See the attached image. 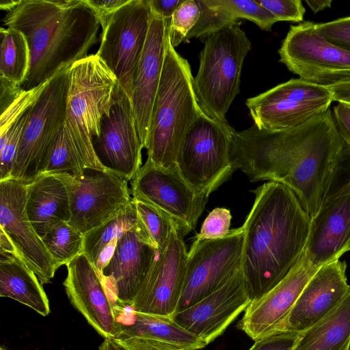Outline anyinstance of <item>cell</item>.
<instances>
[{
  "mask_svg": "<svg viewBox=\"0 0 350 350\" xmlns=\"http://www.w3.org/2000/svg\"><path fill=\"white\" fill-rule=\"evenodd\" d=\"M278 54L280 63L309 83L329 87L350 82V52L327 40L312 21L291 25Z\"/></svg>",
  "mask_w": 350,
  "mask_h": 350,
  "instance_id": "cell-10",
  "label": "cell"
},
{
  "mask_svg": "<svg viewBox=\"0 0 350 350\" xmlns=\"http://www.w3.org/2000/svg\"><path fill=\"white\" fill-rule=\"evenodd\" d=\"M344 147L329 108L291 128L266 130L253 124L234 130L230 160L234 170L251 182L269 180L289 188L311 219L324 201Z\"/></svg>",
  "mask_w": 350,
  "mask_h": 350,
  "instance_id": "cell-1",
  "label": "cell"
},
{
  "mask_svg": "<svg viewBox=\"0 0 350 350\" xmlns=\"http://www.w3.org/2000/svg\"><path fill=\"white\" fill-rule=\"evenodd\" d=\"M193 82L188 61L174 49L167 35L163 66L145 148L147 159L155 165L176 170V157L181 142L202 112Z\"/></svg>",
  "mask_w": 350,
  "mask_h": 350,
  "instance_id": "cell-4",
  "label": "cell"
},
{
  "mask_svg": "<svg viewBox=\"0 0 350 350\" xmlns=\"http://www.w3.org/2000/svg\"><path fill=\"white\" fill-rule=\"evenodd\" d=\"M98 350H127L116 338H105L98 347Z\"/></svg>",
  "mask_w": 350,
  "mask_h": 350,
  "instance_id": "cell-49",
  "label": "cell"
},
{
  "mask_svg": "<svg viewBox=\"0 0 350 350\" xmlns=\"http://www.w3.org/2000/svg\"><path fill=\"white\" fill-rule=\"evenodd\" d=\"M25 211L41 238L56 224L69 222L70 197L63 173H44L27 185Z\"/></svg>",
  "mask_w": 350,
  "mask_h": 350,
  "instance_id": "cell-25",
  "label": "cell"
},
{
  "mask_svg": "<svg viewBox=\"0 0 350 350\" xmlns=\"http://www.w3.org/2000/svg\"><path fill=\"white\" fill-rule=\"evenodd\" d=\"M86 4L95 12L100 27L107 18L126 5L130 0H84Z\"/></svg>",
  "mask_w": 350,
  "mask_h": 350,
  "instance_id": "cell-43",
  "label": "cell"
},
{
  "mask_svg": "<svg viewBox=\"0 0 350 350\" xmlns=\"http://www.w3.org/2000/svg\"><path fill=\"white\" fill-rule=\"evenodd\" d=\"M350 251V194L324 200L310 219L304 256L314 267L340 260Z\"/></svg>",
  "mask_w": 350,
  "mask_h": 350,
  "instance_id": "cell-24",
  "label": "cell"
},
{
  "mask_svg": "<svg viewBox=\"0 0 350 350\" xmlns=\"http://www.w3.org/2000/svg\"><path fill=\"white\" fill-rule=\"evenodd\" d=\"M70 197L69 224L83 235L100 226L132 200L128 180L107 170H87L82 175L63 173Z\"/></svg>",
  "mask_w": 350,
  "mask_h": 350,
  "instance_id": "cell-14",
  "label": "cell"
},
{
  "mask_svg": "<svg viewBox=\"0 0 350 350\" xmlns=\"http://www.w3.org/2000/svg\"><path fill=\"white\" fill-rule=\"evenodd\" d=\"M306 3L315 14L332 6V0H306Z\"/></svg>",
  "mask_w": 350,
  "mask_h": 350,
  "instance_id": "cell-48",
  "label": "cell"
},
{
  "mask_svg": "<svg viewBox=\"0 0 350 350\" xmlns=\"http://www.w3.org/2000/svg\"><path fill=\"white\" fill-rule=\"evenodd\" d=\"M27 41L29 67L21 85L32 90L88 57L100 26L84 0H21L2 19Z\"/></svg>",
  "mask_w": 350,
  "mask_h": 350,
  "instance_id": "cell-3",
  "label": "cell"
},
{
  "mask_svg": "<svg viewBox=\"0 0 350 350\" xmlns=\"http://www.w3.org/2000/svg\"><path fill=\"white\" fill-rule=\"evenodd\" d=\"M278 21L301 23L306 12L301 0H255Z\"/></svg>",
  "mask_w": 350,
  "mask_h": 350,
  "instance_id": "cell-39",
  "label": "cell"
},
{
  "mask_svg": "<svg viewBox=\"0 0 350 350\" xmlns=\"http://www.w3.org/2000/svg\"><path fill=\"white\" fill-rule=\"evenodd\" d=\"M232 215L229 209L215 208L204 220L196 239H216L226 237L230 232Z\"/></svg>",
  "mask_w": 350,
  "mask_h": 350,
  "instance_id": "cell-37",
  "label": "cell"
},
{
  "mask_svg": "<svg viewBox=\"0 0 350 350\" xmlns=\"http://www.w3.org/2000/svg\"><path fill=\"white\" fill-rule=\"evenodd\" d=\"M70 68L49 80L30 108L11 174V178L25 185L44 174L55 139L64 124Z\"/></svg>",
  "mask_w": 350,
  "mask_h": 350,
  "instance_id": "cell-8",
  "label": "cell"
},
{
  "mask_svg": "<svg viewBox=\"0 0 350 350\" xmlns=\"http://www.w3.org/2000/svg\"><path fill=\"white\" fill-rule=\"evenodd\" d=\"M30 108L16 120L4 135L0 136V180L11 178L18 144L29 118Z\"/></svg>",
  "mask_w": 350,
  "mask_h": 350,
  "instance_id": "cell-34",
  "label": "cell"
},
{
  "mask_svg": "<svg viewBox=\"0 0 350 350\" xmlns=\"http://www.w3.org/2000/svg\"><path fill=\"white\" fill-rule=\"evenodd\" d=\"M200 8L198 23L185 39L203 40L212 32L244 18L254 23L264 31H271L278 21L255 0H197Z\"/></svg>",
  "mask_w": 350,
  "mask_h": 350,
  "instance_id": "cell-26",
  "label": "cell"
},
{
  "mask_svg": "<svg viewBox=\"0 0 350 350\" xmlns=\"http://www.w3.org/2000/svg\"><path fill=\"white\" fill-rule=\"evenodd\" d=\"M299 335L291 331H273L255 340L249 350H293Z\"/></svg>",
  "mask_w": 350,
  "mask_h": 350,
  "instance_id": "cell-41",
  "label": "cell"
},
{
  "mask_svg": "<svg viewBox=\"0 0 350 350\" xmlns=\"http://www.w3.org/2000/svg\"><path fill=\"white\" fill-rule=\"evenodd\" d=\"M183 0H148L150 10L164 18L170 20L177 8Z\"/></svg>",
  "mask_w": 350,
  "mask_h": 350,
  "instance_id": "cell-46",
  "label": "cell"
},
{
  "mask_svg": "<svg viewBox=\"0 0 350 350\" xmlns=\"http://www.w3.org/2000/svg\"><path fill=\"white\" fill-rule=\"evenodd\" d=\"M26 189L27 185L12 178L0 180V228L20 259L45 284L51 282L57 268L27 216Z\"/></svg>",
  "mask_w": 350,
  "mask_h": 350,
  "instance_id": "cell-17",
  "label": "cell"
},
{
  "mask_svg": "<svg viewBox=\"0 0 350 350\" xmlns=\"http://www.w3.org/2000/svg\"><path fill=\"white\" fill-rule=\"evenodd\" d=\"M139 221L157 254L166 246L174 228L172 221L149 204L133 198Z\"/></svg>",
  "mask_w": 350,
  "mask_h": 350,
  "instance_id": "cell-33",
  "label": "cell"
},
{
  "mask_svg": "<svg viewBox=\"0 0 350 350\" xmlns=\"http://www.w3.org/2000/svg\"><path fill=\"white\" fill-rule=\"evenodd\" d=\"M234 131L202 111L185 135L176 170L198 194L208 198L234 172L230 160Z\"/></svg>",
  "mask_w": 350,
  "mask_h": 350,
  "instance_id": "cell-7",
  "label": "cell"
},
{
  "mask_svg": "<svg viewBox=\"0 0 350 350\" xmlns=\"http://www.w3.org/2000/svg\"><path fill=\"white\" fill-rule=\"evenodd\" d=\"M116 340H118L127 350H178L169 345L154 340L140 338H129Z\"/></svg>",
  "mask_w": 350,
  "mask_h": 350,
  "instance_id": "cell-44",
  "label": "cell"
},
{
  "mask_svg": "<svg viewBox=\"0 0 350 350\" xmlns=\"http://www.w3.org/2000/svg\"><path fill=\"white\" fill-rule=\"evenodd\" d=\"M334 101L350 105V82L342 83L328 87Z\"/></svg>",
  "mask_w": 350,
  "mask_h": 350,
  "instance_id": "cell-47",
  "label": "cell"
},
{
  "mask_svg": "<svg viewBox=\"0 0 350 350\" xmlns=\"http://www.w3.org/2000/svg\"><path fill=\"white\" fill-rule=\"evenodd\" d=\"M42 239L57 269L82 254L83 234L68 222L56 224Z\"/></svg>",
  "mask_w": 350,
  "mask_h": 350,
  "instance_id": "cell-32",
  "label": "cell"
},
{
  "mask_svg": "<svg viewBox=\"0 0 350 350\" xmlns=\"http://www.w3.org/2000/svg\"><path fill=\"white\" fill-rule=\"evenodd\" d=\"M333 101L328 87L299 78L250 97L245 105L258 129L280 130L304 123L327 110Z\"/></svg>",
  "mask_w": 350,
  "mask_h": 350,
  "instance_id": "cell-12",
  "label": "cell"
},
{
  "mask_svg": "<svg viewBox=\"0 0 350 350\" xmlns=\"http://www.w3.org/2000/svg\"><path fill=\"white\" fill-rule=\"evenodd\" d=\"M0 296L13 299L44 317L51 311L42 284L16 254L0 253Z\"/></svg>",
  "mask_w": 350,
  "mask_h": 350,
  "instance_id": "cell-28",
  "label": "cell"
},
{
  "mask_svg": "<svg viewBox=\"0 0 350 350\" xmlns=\"http://www.w3.org/2000/svg\"><path fill=\"white\" fill-rule=\"evenodd\" d=\"M157 256V250L139 219L119 239L100 273L112 297L125 307H131Z\"/></svg>",
  "mask_w": 350,
  "mask_h": 350,
  "instance_id": "cell-19",
  "label": "cell"
},
{
  "mask_svg": "<svg viewBox=\"0 0 350 350\" xmlns=\"http://www.w3.org/2000/svg\"><path fill=\"white\" fill-rule=\"evenodd\" d=\"M347 267V262L340 260L321 267L308 280L288 315L274 331L301 333L331 312L349 290Z\"/></svg>",
  "mask_w": 350,
  "mask_h": 350,
  "instance_id": "cell-21",
  "label": "cell"
},
{
  "mask_svg": "<svg viewBox=\"0 0 350 350\" xmlns=\"http://www.w3.org/2000/svg\"><path fill=\"white\" fill-rule=\"evenodd\" d=\"M66 267L63 285L70 302L104 339L116 338L121 333L119 317L125 306L112 297L85 254H79Z\"/></svg>",
  "mask_w": 350,
  "mask_h": 350,
  "instance_id": "cell-16",
  "label": "cell"
},
{
  "mask_svg": "<svg viewBox=\"0 0 350 350\" xmlns=\"http://www.w3.org/2000/svg\"><path fill=\"white\" fill-rule=\"evenodd\" d=\"M96 154L107 170L132 180L142 167L144 148L135 124L131 98L118 83L108 111L92 139Z\"/></svg>",
  "mask_w": 350,
  "mask_h": 350,
  "instance_id": "cell-15",
  "label": "cell"
},
{
  "mask_svg": "<svg viewBox=\"0 0 350 350\" xmlns=\"http://www.w3.org/2000/svg\"><path fill=\"white\" fill-rule=\"evenodd\" d=\"M251 302L240 269L221 288L172 318L208 344L222 334Z\"/></svg>",
  "mask_w": 350,
  "mask_h": 350,
  "instance_id": "cell-20",
  "label": "cell"
},
{
  "mask_svg": "<svg viewBox=\"0 0 350 350\" xmlns=\"http://www.w3.org/2000/svg\"><path fill=\"white\" fill-rule=\"evenodd\" d=\"M170 21L151 12L146 41L133 77L131 100L144 148L147 144L152 107L162 73Z\"/></svg>",
  "mask_w": 350,
  "mask_h": 350,
  "instance_id": "cell-22",
  "label": "cell"
},
{
  "mask_svg": "<svg viewBox=\"0 0 350 350\" xmlns=\"http://www.w3.org/2000/svg\"><path fill=\"white\" fill-rule=\"evenodd\" d=\"M118 79L103 60L90 55L70 68L64 127L71 152L84 170H105L92 139L111 105Z\"/></svg>",
  "mask_w": 350,
  "mask_h": 350,
  "instance_id": "cell-5",
  "label": "cell"
},
{
  "mask_svg": "<svg viewBox=\"0 0 350 350\" xmlns=\"http://www.w3.org/2000/svg\"><path fill=\"white\" fill-rule=\"evenodd\" d=\"M200 15L197 0H183L174 12L169 23L168 35L174 48L185 42Z\"/></svg>",
  "mask_w": 350,
  "mask_h": 350,
  "instance_id": "cell-35",
  "label": "cell"
},
{
  "mask_svg": "<svg viewBox=\"0 0 350 350\" xmlns=\"http://www.w3.org/2000/svg\"><path fill=\"white\" fill-rule=\"evenodd\" d=\"M48 81L32 90H23L5 110L1 111L0 136L4 135L16 120L36 102Z\"/></svg>",
  "mask_w": 350,
  "mask_h": 350,
  "instance_id": "cell-36",
  "label": "cell"
},
{
  "mask_svg": "<svg viewBox=\"0 0 350 350\" xmlns=\"http://www.w3.org/2000/svg\"><path fill=\"white\" fill-rule=\"evenodd\" d=\"M350 194V149L344 147L334 167L325 199Z\"/></svg>",
  "mask_w": 350,
  "mask_h": 350,
  "instance_id": "cell-38",
  "label": "cell"
},
{
  "mask_svg": "<svg viewBox=\"0 0 350 350\" xmlns=\"http://www.w3.org/2000/svg\"><path fill=\"white\" fill-rule=\"evenodd\" d=\"M242 227L216 239H196L187 252L182 291L176 312L189 308L225 285L241 269Z\"/></svg>",
  "mask_w": 350,
  "mask_h": 350,
  "instance_id": "cell-9",
  "label": "cell"
},
{
  "mask_svg": "<svg viewBox=\"0 0 350 350\" xmlns=\"http://www.w3.org/2000/svg\"><path fill=\"white\" fill-rule=\"evenodd\" d=\"M139 221L133 200L116 215L83 235L82 254L100 273L121 236Z\"/></svg>",
  "mask_w": 350,
  "mask_h": 350,
  "instance_id": "cell-30",
  "label": "cell"
},
{
  "mask_svg": "<svg viewBox=\"0 0 350 350\" xmlns=\"http://www.w3.org/2000/svg\"><path fill=\"white\" fill-rule=\"evenodd\" d=\"M319 268L310 265L304 254L283 280L249 304L239 321V328L254 341L274 331L288 315L305 285Z\"/></svg>",
  "mask_w": 350,
  "mask_h": 350,
  "instance_id": "cell-23",
  "label": "cell"
},
{
  "mask_svg": "<svg viewBox=\"0 0 350 350\" xmlns=\"http://www.w3.org/2000/svg\"><path fill=\"white\" fill-rule=\"evenodd\" d=\"M131 193L170 219L183 237L196 228L208 200L176 170L159 167L148 159L131 180Z\"/></svg>",
  "mask_w": 350,
  "mask_h": 350,
  "instance_id": "cell-13",
  "label": "cell"
},
{
  "mask_svg": "<svg viewBox=\"0 0 350 350\" xmlns=\"http://www.w3.org/2000/svg\"><path fill=\"white\" fill-rule=\"evenodd\" d=\"M21 0H0V8L6 12L15 8Z\"/></svg>",
  "mask_w": 350,
  "mask_h": 350,
  "instance_id": "cell-50",
  "label": "cell"
},
{
  "mask_svg": "<svg viewBox=\"0 0 350 350\" xmlns=\"http://www.w3.org/2000/svg\"><path fill=\"white\" fill-rule=\"evenodd\" d=\"M332 113L345 146L350 149V105L338 103Z\"/></svg>",
  "mask_w": 350,
  "mask_h": 350,
  "instance_id": "cell-42",
  "label": "cell"
},
{
  "mask_svg": "<svg viewBox=\"0 0 350 350\" xmlns=\"http://www.w3.org/2000/svg\"><path fill=\"white\" fill-rule=\"evenodd\" d=\"M241 23L226 25L212 32L202 41L193 90L202 111L228 125L226 114L239 92L244 60L252 43Z\"/></svg>",
  "mask_w": 350,
  "mask_h": 350,
  "instance_id": "cell-6",
  "label": "cell"
},
{
  "mask_svg": "<svg viewBox=\"0 0 350 350\" xmlns=\"http://www.w3.org/2000/svg\"><path fill=\"white\" fill-rule=\"evenodd\" d=\"M316 29L329 42L350 52V16L316 23Z\"/></svg>",
  "mask_w": 350,
  "mask_h": 350,
  "instance_id": "cell-40",
  "label": "cell"
},
{
  "mask_svg": "<svg viewBox=\"0 0 350 350\" xmlns=\"http://www.w3.org/2000/svg\"><path fill=\"white\" fill-rule=\"evenodd\" d=\"M120 318L121 333L116 339L140 338L154 340L178 350H198L208 345L170 317L133 310L126 312L124 308Z\"/></svg>",
  "mask_w": 350,
  "mask_h": 350,
  "instance_id": "cell-27",
  "label": "cell"
},
{
  "mask_svg": "<svg viewBox=\"0 0 350 350\" xmlns=\"http://www.w3.org/2000/svg\"><path fill=\"white\" fill-rule=\"evenodd\" d=\"M350 349V288L331 312L299 333L293 350Z\"/></svg>",
  "mask_w": 350,
  "mask_h": 350,
  "instance_id": "cell-29",
  "label": "cell"
},
{
  "mask_svg": "<svg viewBox=\"0 0 350 350\" xmlns=\"http://www.w3.org/2000/svg\"><path fill=\"white\" fill-rule=\"evenodd\" d=\"M150 19L148 0H130L109 16L101 27L100 44L96 54L116 77L130 98Z\"/></svg>",
  "mask_w": 350,
  "mask_h": 350,
  "instance_id": "cell-11",
  "label": "cell"
},
{
  "mask_svg": "<svg viewBox=\"0 0 350 350\" xmlns=\"http://www.w3.org/2000/svg\"><path fill=\"white\" fill-rule=\"evenodd\" d=\"M0 77L21 87L27 75L30 53L25 35L13 28L0 29Z\"/></svg>",
  "mask_w": 350,
  "mask_h": 350,
  "instance_id": "cell-31",
  "label": "cell"
},
{
  "mask_svg": "<svg viewBox=\"0 0 350 350\" xmlns=\"http://www.w3.org/2000/svg\"><path fill=\"white\" fill-rule=\"evenodd\" d=\"M1 96L0 109L5 110L20 94L23 90L19 85L0 77Z\"/></svg>",
  "mask_w": 350,
  "mask_h": 350,
  "instance_id": "cell-45",
  "label": "cell"
},
{
  "mask_svg": "<svg viewBox=\"0 0 350 350\" xmlns=\"http://www.w3.org/2000/svg\"><path fill=\"white\" fill-rule=\"evenodd\" d=\"M187 252L183 237L174 228L130 307L133 310L173 316L182 291Z\"/></svg>",
  "mask_w": 350,
  "mask_h": 350,
  "instance_id": "cell-18",
  "label": "cell"
},
{
  "mask_svg": "<svg viewBox=\"0 0 350 350\" xmlns=\"http://www.w3.org/2000/svg\"><path fill=\"white\" fill-rule=\"evenodd\" d=\"M254 202L241 226V271L252 301L267 293L302 258L310 217L287 187L269 181L255 190Z\"/></svg>",
  "mask_w": 350,
  "mask_h": 350,
  "instance_id": "cell-2",
  "label": "cell"
}]
</instances>
